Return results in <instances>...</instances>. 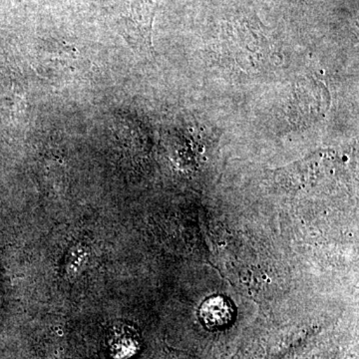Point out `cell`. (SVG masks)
<instances>
[{"mask_svg":"<svg viewBox=\"0 0 359 359\" xmlns=\"http://www.w3.org/2000/svg\"><path fill=\"white\" fill-rule=\"evenodd\" d=\"M160 0H131L128 11L123 14L121 34L134 50L153 52V22Z\"/></svg>","mask_w":359,"mask_h":359,"instance_id":"cell-1","label":"cell"},{"mask_svg":"<svg viewBox=\"0 0 359 359\" xmlns=\"http://www.w3.org/2000/svg\"><path fill=\"white\" fill-rule=\"evenodd\" d=\"M201 320L210 330H219L228 327L235 318V308L224 297H212L202 304Z\"/></svg>","mask_w":359,"mask_h":359,"instance_id":"cell-2","label":"cell"}]
</instances>
